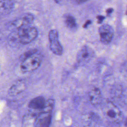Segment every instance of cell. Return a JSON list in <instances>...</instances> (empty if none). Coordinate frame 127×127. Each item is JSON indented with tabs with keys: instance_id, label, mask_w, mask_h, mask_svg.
<instances>
[{
	"instance_id": "6da1fadb",
	"label": "cell",
	"mask_w": 127,
	"mask_h": 127,
	"mask_svg": "<svg viewBox=\"0 0 127 127\" xmlns=\"http://www.w3.org/2000/svg\"><path fill=\"white\" fill-rule=\"evenodd\" d=\"M102 110L105 118L110 122L118 124L123 120L124 117L122 112L113 102H106L104 104Z\"/></svg>"
},
{
	"instance_id": "7a4b0ae2",
	"label": "cell",
	"mask_w": 127,
	"mask_h": 127,
	"mask_svg": "<svg viewBox=\"0 0 127 127\" xmlns=\"http://www.w3.org/2000/svg\"><path fill=\"white\" fill-rule=\"evenodd\" d=\"M42 55L38 52L27 58L20 64V70L23 72H29L38 68L42 61Z\"/></svg>"
},
{
	"instance_id": "3957f363",
	"label": "cell",
	"mask_w": 127,
	"mask_h": 127,
	"mask_svg": "<svg viewBox=\"0 0 127 127\" xmlns=\"http://www.w3.org/2000/svg\"><path fill=\"white\" fill-rule=\"evenodd\" d=\"M21 44L25 45L33 41L38 35V30L35 27L25 26L16 29Z\"/></svg>"
},
{
	"instance_id": "277c9868",
	"label": "cell",
	"mask_w": 127,
	"mask_h": 127,
	"mask_svg": "<svg viewBox=\"0 0 127 127\" xmlns=\"http://www.w3.org/2000/svg\"><path fill=\"white\" fill-rule=\"evenodd\" d=\"M48 39L50 43V49L55 54L60 56L63 54V49L59 40V34L57 30L52 29L48 33Z\"/></svg>"
},
{
	"instance_id": "5b68a950",
	"label": "cell",
	"mask_w": 127,
	"mask_h": 127,
	"mask_svg": "<svg viewBox=\"0 0 127 127\" xmlns=\"http://www.w3.org/2000/svg\"><path fill=\"white\" fill-rule=\"evenodd\" d=\"M94 56V52L92 49L88 46H82L78 51L76 60L78 64L83 65L87 64Z\"/></svg>"
},
{
	"instance_id": "8992f818",
	"label": "cell",
	"mask_w": 127,
	"mask_h": 127,
	"mask_svg": "<svg viewBox=\"0 0 127 127\" xmlns=\"http://www.w3.org/2000/svg\"><path fill=\"white\" fill-rule=\"evenodd\" d=\"M34 20L33 15L30 13H25L10 22V25L15 29L28 26Z\"/></svg>"
},
{
	"instance_id": "52a82bcc",
	"label": "cell",
	"mask_w": 127,
	"mask_h": 127,
	"mask_svg": "<svg viewBox=\"0 0 127 127\" xmlns=\"http://www.w3.org/2000/svg\"><path fill=\"white\" fill-rule=\"evenodd\" d=\"M99 34L101 42L104 44H108L113 38L114 30L110 25L104 24L99 28Z\"/></svg>"
},
{
	"instance_id": "ba28073f",
	"label": "cell",
	"mask_w": 127,
	"mask_h": 127,
	"mask_svg": "<svg viewBox=\"0 0 127 127\" xmlns=\"http://www.w3.org/2000/svg\"><path fill=\"white\" fill-rule=\"evenodd\" d=\"M25 89L26 84L24 80L18 79L10 87L8 90V94L9 96H14L23 92Z\"/></svg>"
},
{
	"instance_id": "9c48e42d",
	"label": "cell",
	"mask_w": 127,
	"mask_h": 127,
	"mask_svg": "<svg viewBox=\"0 0 127 127\" xmlns=\"http://www.w3.org/2000/svg\"><path fill=\"white\" fill-rule=\"evenodd\" d=\"M46 103L45 98L41 96L36 97L30 100L28 107L32 110H39L40 112L44 109Z\"/></svg>"
},
{
	"instance_id": "30bf717a",
	"label": "cell",
	"mask_w": 127,
	"mask_h": 127,
	"mask_svg": "<svg viewBox=\"0 0 127 127\" xmlns=\"http://www.w3.org/2000/svg\"><path fill=\"white\" fill-rule=\"evenodd\" d=\"M38 117L33 113L24 115L22 120V127H34L37 125Z\"/></svg>"
},
{
	"instance_id": "8fae6325",
	"label": "cell",
	"mask_w": 127,
	"mask_h": 127,
	"mask_svg": "<svg viewBox=\"0 0 127 127\" xmlns=\"http://www.w3.org/2000/svg\"><path fill=\"white\" fill-rule=\"evenodd\" d=\"M88 97L91 104L94 106L98 105L102 102V97L101 91L97 87H94L89 91Z\"/></svg>"
},
{
	"instance_id": "7c38bea8",
	"label": "cell",
	"mask_w": 127,
	"mask_h": 127,
	"mask_svg": "<svg viewBox=\"0 0 127 127\" xmlns=\"http://www.w3.org/2000/svg\"><path fill=\"white\" fill-rule=\"evenodd\" d=\"M14 3L12 0H2L0 1V13L1 15H6L10 13L14 7Z\"/></svg>"
},
{
	"instance_id": "4fadbf2b",
	"label": "cell",
	"mask_w": 127,
	"mask_h": 127,
	"mask_svg": "<svg viewBox=\"0 0 127 127\" xmlns=\"http://www.w3.org/2000/svg\"><path fill=\"white\" fill-rule=\"evenodd\" d=\"M51 113L40 114L39 117H38L37 125L38 127H49L51 123Z\"/></svg>"
},
{
	"instance_id": "5bb4252c",
	"label": "cell",
	"mask_w": 127,
	"mask_h": 127,
	"mask_svg": "<svg viewBox=\"0 0 127 127\" xmlns=\"http://www.w3.org/2000/svg\"><path fill=\"white\" fill-rule=\"evenodd\" d=\"M64 21L66 26L71 30H74L77 28L76 19L72 15L67 14L66 15H64Z\"/></svg>"
},
{
	"instance_id": "9a60e30c",
	"label": "cell",
	"mask_w": 127,
	"mask_h": 127,
	"mask_svg": "<svg viewBox=\"0 0 127 127\" xmlns=\"http://www.w3.org/2000/svg\"><path fill=\"white\" fill-rule=\"evenodd\" d=\"M55 104V101L53 99H49L46 100V103L44 109L40 112V114L51 113Z\"/></svg>"
},
{
	"instance_id": "2e32d148",
	"label": "cell",
	"mask_w": 127,
	"mask_h": 127,
	"mask_svg": "<svg viewBox=\"0 0 127 127\" xmlns=\"http://www.w3.org/2000/svg\"><path fill=\"white\" fill-rule=\"evenodd\" d=\"M37 52V50L36 49H30L25 52H24L22 55L20 56V59L21 60V62H22L23 60H24L25 59L31 56V55L36 53Z\"/></svg>"
},
{
	"instance_id": "e0dca14e",
	"label": "cell",
	"mask_w": 127,
	"mask_h": 127,
	"mask_svg": "<svg viewBox=\"0 0 127 127\" xmlns=\"http://www.w3.org/2000/svg\"><path fill=\"white\" fill-rule=\"evenodd\" d=\"M96 18L97 19V22L98 23H101L104 19L105 17L102 15H98L96 17Z\"/></svg>"
},
{
	"instance_id": "ac0fdd59",
	"label": "cell",
	"mask_w": 127,
	"mask_h": 127,
	"mask_svg": "<svg viewBox=\"0 0 127 127\" xmlns=\"http://www.w3.org/2000/svg\"><path fill=\"white\" fill-rule=\"evenodd\" d=\"M91 23H92L91 20H87L85 22V23L83 24V27L84 28H87V27H88V26L89 25H90Z\"/></svg>"
},
{
	"instance_id": "d6986e66",
	"label": "cell",
	"mask_w": 127,
	"mask_h": 127,
	"mask_svg": "<svg viewBox=\"0 0 127 127\" xmlns=\"http://www.w3.org/2000/svg\"><path fill=\"white\" fill-rule=\"evenodd\" d=\"M113 11V9L112 8H108L106 10V13H108V14H110Z\"/></svg>"
},
{
	"instance_id": "ffe728a7",
	"label": "cell",
	"mask_w": 127,
	"mask_h": 127,
	"mask_svg": "<svg viewBox=\"0 0 127 127\" xmlns=\"http://www.w3.org/2000/svg\"><path fill=\"white\" fill-rule=\"evenodd\" d=\"M124 126H125V127H127V118L125 119V121L124 122Z\"/></svg>"
},
{
	"instance_id": "44dd1931",
	"label": "cell",
	"mask_w": 127,
	"mask_h": 127,
	"mask_svg": "<svg viewBox=\"0 0 127 127\" xmlns=\"http://www.w3.org/2000/svg\"><path fill=\"white\" fill-rule=\"evenodd\" d=\"M85 1H79V0L76 1V2H78V3H80V2H85Z\"/></svg>"
},
{
	"instance_id": "7402d4cb",
	"label": "cell",
	"mask_w": 127,
	"mask_h": 127,
	"mask_svg": "<svg viewBox=\"0 0 127 127\" xmlns=\"http://www.w3.org/2000/svg\"><path fill=\"white\" fill-rule=\"evenodd\" d=\"M126 15H127V10H126Z\"/></svg>"
}]
</instances>
